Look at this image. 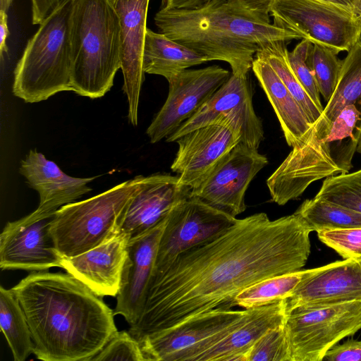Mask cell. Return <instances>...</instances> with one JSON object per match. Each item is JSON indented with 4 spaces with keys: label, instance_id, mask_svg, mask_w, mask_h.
<instances>
[{
    "label": "cell",
    "instance_id": "1",
    "mask_svg": "<svg viewBox=\"0 0 361 361\" xmlns=\"http://www.w3.org/2000/svg\"><path fill=\"white\" fill-rule=\"evenodd\" d=\"M312 229L295 213L270 220L242 219L178 255L149 279L141 314L129 332L144 336L218 307L230 308L243 289L263 279L301 270L310 254Z\"/></svg>",
    "mask_w": 361,
    "mask_h": 361
},
{
    "label": "cell",
    "instance_id": "2",
    "mask_svg": "<svg viewBox=\"0 0 361 361\" xmlns=\"http://www.w3.org/2000/svg\"><path fill=\"white\" fill-rule=\"evenodd\" d=\"M11 289L39 360L90 361L118 331L114 310L68 273L32 272Z\"/></svg>",
    "mask_w": 361,
    "mask_h": 361
},
{
    "label": "cell",
    "instance_id": "3",
    "mask_svg": "<svg viewBox=\"0 0 361 361\" xmlns=\"http://www.w3.org/2000/svg\"><path fill=\"white\" fill-rule=\"evenodd\" d=\"M268 8L245 0H204L188 8H161L154 16L160 33L204 55L228 63L232 74L247 75L266 45L301 39L271 22Z\"/></svg>",
    "mask_w": 361,
    "mask_h": 361
},
{
    "label": "cell",
    "instance_id": "4",
    "mask_svg": "<svg viewBox=\"0 0 361 361\" xmlns=\"http://www.w3.org/2000/svg\"><path fill=\"white\" fill-rule=\"evenodd\" d=\"M71 91L103 97L121 68V25L111 0H72L69 21Z\"/></svg>",
    "mask_w": 361,
    "mask_h": 361
},
{
    "label": "cell",
    "instance_id": "5",
    "mask_svg": "<svg viewBox=\"0 0 361 361\" xmlns=\"http://www.w3.org/2000/svg\"><path fill=\"white\" fill-rule=\"evenodd\" d=\"M360 130V114L355 106L348 105L320 142L293 147L267 180L271 200L284 205L298 198L313 182L348 173Z\"/></svg>",
    "mask_w": 361,
    "mask_h": 361
},
{
    "label": "cell",
    "instance_id": "6",
    "mask_svg": "<svg viewBox=\"0 0 361 361\" xmlns=\"http://www.w3.org/2000/svg\"><path fill=\"white\" fill-rule=\"evenodd\" d=\"M72 0H62L39 24L14 70L13 94L27 103L71 91L69 21Z\"/></svg>",
    "mask_w": 361,
    "mask_h": 361
},
{
    "label": "cell",
    "instance_id": "7",
    "mask_svg": "<svg viewBox=\"0 0 361 361\" xmlns=\"http://www.w3.org/2000/svg\"><path fill=\"white\" fill-rule=\"evenodd\" d=\"M144 176H136L90 198L60 207L51 224L58 252L71 257L118 233L120 223Z\"/></svg>",
    "mask_w": 361,
    "mask_h": 361
},
{
    "label": "cell",
    "instance_id": "8",
    "mask_svg": "<svg viewBox=\"0 0 361 361\" xmlns=\"http://www.w3.org/2000/svg\"><path fill=\"white\" fill-rule=\"evenodd\" d=\"M284 329L291 361H322L361 329V300L296 307L286 312Z\"/></svg>",
    "mask_w": 361,
    "mask_h": 361
},
{
    "label": "cell",
    "instance_id": "9",
    "mask_svg": "<svg viewBox=\"0 0 361 361\" xmlns=\"http://www.w3.org/2000/svg\"><path fill=\"white\" fill-rule=\"evenodd\" d=\"M250 309L218 307L170 329L144 336L139 342L146 360L197 361L247 317Z\"/></svg>",
    "mask_w": 361,
    "mask_h": 361
},
{
    "label": "cell",
    "instance_id": "10",
    "mask_svg": "<svg viewBox=\"0 0 361 361\" xmlns=\"http://www.w3.org/2000/svg\"><path fill=\"white\" fill-rule=\"evenodd\" d=\"M269 11L275 25L338 54L361 38L359 16L319 0H271Z\"/></svg>",
    "mask_w": 361,
    "mask_h": 361
},
{
    "label": "cell",
    "instance_id": "11",
    "mask_svg": "<svg viewBox=\"0 0 361 361\" xmlns=\"http://www.w3.org/2000/svg\"><path fill=\"white\" fill-rule=\"evenodd\" d=\"M213 124L228 127L240 135L241 142L258 149L264 140V129L254 110L247 75L231 74L214 94L166 140L176 142L194 129Z\"/></svg>",
    "mask_w": 361,
    "mask_h": 361
},
{
    "label": "cell",
    "instance_id": "12",
    "mask_svg": "<svg viewBox=\"0 0 361 361\" xmlns=\"http://www.w3.org/2000/svg\"><path fill=\"white\" fill-rule=\"evenodd\" d=\"M238 219L196 197L178 203L166 218L150 279L161 274L181 252L221 234Z\"/></svg>",
    "mask_w": 361,
    "mask_h": 361
},
{
    "label": "cell",
    "instance_id": "13",
    "mask_svg": "<svg viewBox=\"0 0 361 361\" xmlns=\"http://www.w3.org/2000/svg\"><path fill=\"white\" fill-rule=\"evenodd\" d=\"M57 210L38 207L28 215L9 221L0 235V267L32 271L61 267L51 233V224Z\"/></svg>",
    "mask_w": 361,
    "mask_h": 361
},
{
    "label": "cell",
    "instance_id": "14",
    "mask_svg": "<svg viewBox=\"0 0 361 361\" xmlns=\"http://www.w3.org/2000/svg\"><path fill=\"white\" fill-rule=\"evenodd\" d=\"M267 164V157L257 149L240 142L191 190L190 197L236 217L246 209L245 196L250 183Z\"/></svg>",
    "mask_w": 361,
    "mask_h": 361
},
{
    "label": "cell",
    "instance_id": "15",
    "mask_svg": "<svg viewBox=\"0 0 361 361\" xmlns=\"http://www.w3.org/2000/svg\"><path fill=\"white\" fill-rule=\"evenodd\" d=\"M232 73L218 65L186 69L169 81L168 97L147 129L154 144L167 138L191 118Z\"/></svg>",
    "mask_w": 361,
    "mask_h": 361
},
{
    "label": "cell",
    "instance_id": "16",
    "mask_svg": "<svg viewBox=\"0 0 361 361\" xmlns=\"http://www.w3.org/2000/svg\"><path fill=\"white\" fill-rule=\"evenodd\" d=\"M191 189L179 182L178 176L154 173L143 176L120 223L118 232L130 240L164 222L172 209L190 196Z\"/></svg>",
    "mask_w": 361,
    "mask_h": 361
},
{
    "label": "cell",
    "instance_id": "17",
    "mask_svg": "<svg viewBox=\"0 0 361 361\" xmlns=\"http://www.w3.org/2000/svg\"><path fill=\"white\" fill-rule=\"evenodd\" d=\"M176 142L178 149L171 169L180 183L192 190L241 137L226 126L213 124L194 129Z\"/></svg>",
    "mask_w": 361,
    "mask_h": 361
},
{
    "label": "cell",
    "instance_id": "18",
    "mask_svg": "<svg viewBox=\"0 0 361 361\" xmlns=\"http://www.w3.org/2000/svg\"><path fill=\"white\" fill-rule=\"evenodd\" d=\"M121 25L123 90L128 103V121L137 125L140 95L145 79L142 55L150 0H111Z\"/></svg>",
    "mask_w": 361,
    "mask_h": 361
},
{
    "label": "cell",
    "instance_id": "19",
    "mask_svg": "<svg viewBox=\"0 0 361 361\" xmlns=\"http://www.w3.org/2000/svg\"><path fill=\"white\" fill-rule=\"evenodd\" d=\"M286 300V312L301 305L361 300V259H344L307 269Z\"/></svg>",
    "mask_w": 361,
    "mask_h": 361
},
{
    "label": "cell",
    "instance_id": "20",
    "mask_svg": "<svg viewBox=\"0 0 361 361\" xmlns=\"http://www.w3.org/2000/svg\"><path fill=\"white\" fill-rule=\"evenodd\" d=\"M129 237L118 232L80 255L62 257L61 267L98 296L116 297L127 256Z\"/></svg>",
    "mask_w": 361,
    "mask_h": 361
},
{
    "label": "cell",
    "instance_id": "21",
    "mask_svg": "<svg viewBox=\"0 0 361 361\" xmlns=\"http://www.w3.org/2000/svg\"><path fill=\"white\" fill-rule=\"evenodd\" d=\"M166 220L146 233L130 239L128 243L114 313L122 315L130 326L135 324L141 314Z\"/></svg>",
    "mask_w": 361,
    "mask_h": 361
},
{
    "label": "cell",
    "instance_id": "22",
    "mask_svg": "<svg viewBox=\"0 0 361 361\" xmlns=\"http://www.w3.org/2000/svg\"><path fill=\"white\" fill-rule=\"evenodd\" d=\"M19 171L29 187L38 192V207L54 210L75 202L91 191L88 184L97 178L68 176L36 149H30L20 161Z\"/></svg>",
    "mask_w": 361,
    "mask_h": 361
},
{
    "label": "cell",
    "instance_id": "23",
    "mask_svg": "<svg viewBox=\"0 0 361 361\" xmlns=\"http://www.w3.org/2000/svg\"><path fill=\"white\" fill-rule=\"evenodd\" d=\"M286 300L252 308L247 319L197 361H247L252 345L269 329L284 324Z\"/></svg>",
    "mask_w": 361,
    "mask_h": 361
},
{
    "label": "cell",
    "instance_id": "24",
    "mask_svg": "<svg viewBox=\"0 0 361 361\" xmlns=\"http://www.w3.org/2000/svg\"><path fill=\"white\" fill-rule=\"evenodd\" d=\"M252 70L277 116L288 145L300 146L312 128L305 113L267 62L255 56Z\"/></svg>",
    "mask_w": 361,
    "mask_h": 361
},
{
    "label": "cell",
    "instance_id": "25",
    "mask_svg": "<svg viewBox=\"0 0 361 361\" xmlns=\"http://www.w3.org/2000/svg\"><path fill=\"white\" fill-rule=\"evenodd\" d=\"M348 105L355 106L361 117V39L350 49L342 61L336 89L312 126L307 139L300 146H312L324 139L335 119Z\"/></svg>",
    "mask_w": 361,
    "mask_h": 361
},
{
    "label": "cell",
    "instance_id": "26",
    "mask_svg": "<svg viewBox=\"0 0 361 361\" xmlns=\"http://www.w3.org/2000/svg\"><path fill=\"white\" fill-rule=\"evenodd\" d=\"M207 61L197 51L147 29L142 55L145 73L163 76L169 82L184 70Z\"/></svg>",
    "mask_w": 361,
    "mask_h": 361
},
{
    "label": "cell",
    "instance_id": "27",
    "mask_svg": "<svg viewBox=\"0 0 361 361\" xmlns=\"http://www.w3.org/2000/svg\"><path fill=\"white\" fill-rule=\"evenodd\" d=\"M0 326L15 361L33 353L34 343L24 311L12 289L0 286Z\"/></svg>",
    "mask_w": 361,
    "mask_h": 361
},
{
    "label": "cell",
    "instance_id": "28",
    "mask_svg": "<svg viewBox=\"0 0 361 361\" xmlns=\"http://www.w3.org/2000/svg\"><path fill=\"white\" fill-rule=\"evenodd\" d=\"M288 53L286 42L277 41L262 48L255 56L264 60L275 71L313 126L323 109L317 106L297 78L290 66Z\"/></svg>",
    "mask_w": 361,
    "mask_h": 361
},
{
    "label": "cell",
    "instance_id": "29",
    "mask_svg": "<svg viewBox=\"0 0 361 361\" xmlns=\"http://www.w3.org/2000/svg\"><path fill=\"white\" fill-rule=\"evenodd\" d=\"M307 270H299L259 281L240 291L233 300L230 308L244 309L267 305L291 296Z\"/></svg>",
    "mask_w": 361,
    "mask_h": 361
},
{
    "label": "cell",
    "instance_id": "30",
    "mask_svg": "<svg viewBox=\"0 0 361 361\" xmlns=\"http://www.w3.org/2000/svg\"><path fill=\"white\" fill-rule=\"evenodd\" d=\"M295 213L317 233L361 227L360 212L315 197L305 200Z\"/></svg>",
    "mask_w": 361,
    "mask_h": 361
},
{
    "label": "cell",
    "instance_id": "31",
    "mask_svg": "<svg viewBox=\"0 0 361 361\" xmlns=\"http://www.w3.org/2000/svg\"><path fill=\"white\" fill-rule=\"evenodd\" d=\"M337 54L331 48L312 44L307 57L318 90L326 102L336 89L341 68L342 61L338 59Z\"/></svg>",
    "mask_w": 361,
    "mask_h": 361
},
{
    "label": "cell",
    "instance_id": "32",
    "mask_svg": "<svg viewBox=\"0 0 361 361\" xmlns=\"http://www.w3.org/2000/svg\"><path fill=\"white\" fill-rule=\"evenodd\" d=\"M315 197L361 213V169L326 178Z\"/></svg>",
    "mask_w": 361,
    "mask_h": 361
},
{
    "label": "cell",
    "instance_id": "33",
    "mask_svg": "<svg viewBox=\"0 0 361 361\" xmlns=\"http://www.w3.org/2000/svg\"><path fill=\"white\" fill-rule=\"evenodd\" d=\"M247 361H291L284 324L264 334L247 352Z\"/></svg>",
    "mask_w": 361,
    "mask_h": 361
},
{
    "label": "cell",
    "instance_id": "34",
    "mask_svg": "<svg viewBox=\"0 0 361 361\" xmlns=\"http://www.w3.org/2000/svg\"><path fill=\"white\" fill-rule=\"evenodd\" d=\"M146 361L140 342L129 331H117L90 361Z\"/></svg>",
    "mask_w": 361,
    "mask_h": 361
},
{
    "label": "cell",
    "instance_id": "35",
    "mask_svg": "<svg viewBox=\"0 0 361 361\" xmlns=\"http://www.w3.org/2000/svg\"><path fill=\"white\" fill-rule=\"evenodd\" d=\"M312 47L311 42L302 39L291 51H288V59L293 71L308 94L318 107L324 109L314 75L307 63Z\"/></svg>",
    "mask_w": 361,
    "mask_h": 361
},
{
    "label": "cell",
    "instance_id": "36",
    "mask_svg": "<svg viewBox=\"0 0 361 361\" xmlns=\"http://www.w3.org/2000/svg\"><path fill=\"white\" fill-rule=\"evenodd\" d=\"M319 240L343 259H361V227L317 232Z\"/></svg>",
    "mask_w": 361,
    "mask_h": 361
},
{
    "label": "cell",
    "instance_id": "37",
    "mask_svg": "<svg viewBox=\"0 0 361 361\" xmlns=\"http://www.w3.org/2000/svg\"><path fill=\"white\" fill-rule=\"evenodd\" d=\"M323 360L361 361V340L348 339L336 344L326 352Z\"/></svg>",
    "mask_w": 361,
    "mask_h": 361
},
{
    "label": "cell",
    "instance_id": "38",
    "mask_svg": "<svg viewBox=\"0 0 361 361\" xmlns=\"http://www.w3.org/2000/svg\"><path fill=\"white\" fill-rule=\"evenodd\" d=\"M31 1L32 24L39 25L62 0H31Z\"/></svg>",
    "mask_w": 361,
    "mask_h": 361
},
{
    "label": "cell",
    "instance_id": "39",
    "mask_svg": "<svg viewBox=\"0 0 361 361\" xmlns=\"http://www.w3.org/2000/svg\"><path fill=\"white\" fill-rule=\"evenodd\" d=\"M8 17L6 12L0 11V53L3 60V53L8 52L6 39L10 35L8 27Z\"/></svg>",
    "mask_w": 361,
    "mask_h": 361
},
{
    "label": "cell",
    "instance_id": "40",
    "mask_svg": "<svg viewBox=\"0 0 361 361\" xmlns=\"http://www.w3.org/2000/svg\"><path fill=\"white\" fill-rule=\"evenodd\" d=\"M324 3L335 6L350 13L357 15L359 13L360 0H319Z\"/></svg>",
    "mask_w": 361,
    "mask_h": 361
},
{
    "label": "cell",
    "instance_id": "41",
    "mask_svg": "<svg viewBox=\"0 0 361 361\" xmlns=\"http://www.w3.org/2000/svg\"><path fill=\"white\" fill-rule=\"evenodd\" d=\"M204 0H163V6L166 9L188 8L199 5Z\"/></svg>",
    "mask_w": 361,
    "mask_h": 361
},
{
    "label": "cell",
    "instance_id": "42",
    "mask_svg": "<svg viewBox=\"0 0 361 361\" xmlns=\"http://www.w3.org/2000/svg\"><path fill=\"white\" fill-rule=\"evenodd\" d=\"M13 0H0V11L7 13Z\"/></svg>",
    "mask_w": 361,
    "mask_h": 361
},
{
    "label": "cell",
    "instance_id": "43",
    "mask_svg": "<svg viewBox=\"0 0 361 361\" xmlns=\"http://www.w3.org/2000/svg\"><path fill=\"white\" fill-rule=\"evenodd\" d=\"M255 4L268 8L271 0H245Z\"/></svg>",
    "mask_w": 361,
    "mask_h": 361
},
{
    "label": "cell",
    "instance_id": "44",
    "mask_svg": "<svg viewBox=\"0 0 361 361\" xmlns=\"http://www.w3.org/2000/svg\"><path fill=\"white\" fill-rule=\"evenodd\" d=\"M356 151L361 154V130L360 132Z\"/></svg>",
    "mask_w": 361,
    "mask_h": 361
},
{
    "label": "cell",
    "instance_id": "45",
    "mask_svg": "<svg viewBox=\"0 0 361 361\" xmlns=\"http://www.w3.org/2000/svg\"><path fill=\"white\" fill-rule=\"evenodd\" d=\"M358 16L361 19V0H360V6H359V13H358Z\"/></svg>",
    "mask_w": 361,
    "mask_h": 361
}]
</instances>
